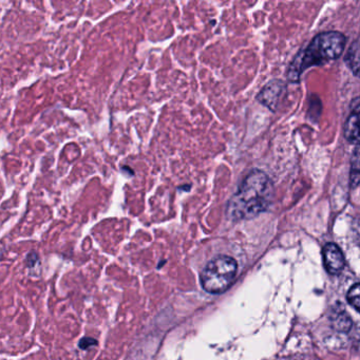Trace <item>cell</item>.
<instances>
[{
	"label": "cell",
	"instance_id": "6da1fadb",
	"mask_svg": "<svg viewBox=\"0 0 360 360\" xmlns=\"http://www.w3.org/2000/svg\"><path fill=\"white\" fill-rule=\"evenodd\" d=\"M275 198V187L262 170L254 169L244 179L226 206L231 220H248L266 212Z\"/></svg>",
	"mask_w": 360,
	"mask_h": 360
},
{
	"label": "cell",
	"instance_id": "7a4b0ae2",
	"mask_svg": "<svg viewBox=\"0 0 360 360\" xmlns=\"http://www.w3.org/2000/svg\"><path fill=\"white\" fill-rule=\"evenodd\" d=\"M345 35L336 31L323 32L314 37L313 41L302 51L299 52L288 71V81L298 83L301 75L315 66H323L342 56L345 47Z\"/></svg>",
	"mask_w": 360,
	"mask_h": 360
},
{
	"label": "cell",
	"instance_id": "3957f363",
	"mask_svg": "<svg viewBox=\"0 0 360 360\" xmlns=\"http://www.w3.org/2000/svg\"><path fill=\"white\" fill-rule=\"evenodd\" d=\"M238 271L235 259L219 256L212 259L201 274V283L206 292L220 294L233 283Z\"/></svg>",
	"mask_w": 360,
	"mask_h": 360
},
{
	"label": "cell",
	"instance_id": "277c9868",
	"mask_svg": "<svg viewBox=\"0 0 360 360\" xmlns=\"http://www.w3.org/2000/svg\"><path fill=\"white\" fill-rule=\"evenodd\" d=\"M285 87V83L282 79H271L257 96V100L261 105L269 108L271 112H275Z\"/></svg>",
	"mask_w": 360,
	"mask_h": 360
},
{
	"label": "cell",
	"instance_id": "5b68a950",
	"mask_svg": "<svg viewBox=\"0 0 360 360\" xmlns=\"http://www.w3.org/2000/svg\"><path fill=\"white\" fill-rule=\"evenodd\" d=\"M324 266L330 275L340 273L345 266V256L337 244L328 243L322 250Z\"/></svg>",
	"mask_w": 360,
	"mask_h": 360
},
{
	"label": "cell",
	"instance_id": "8992f818",
	"mask_svg": "<svg viewBox=\"0 0 360 360\" xmlns=\"http://www.w3.org/2000/svg\"><path fill=\"white\" fill-rule=\"evenodd\" d=\"M352 111L347 117V122L343 128V134H345V140L351 144L357 145L359 140V134H358V115H359V98L356 96L352 101Z\"/></svg>",
	"mask_w": 360,
	"mask_h": 360
},
{
	"label": "cell",
	"instance_id": "52a82bcc",
	"mask_svg": "<svg viewBox=\"0 0 360 360\" xmlns=\"http://www.w3.org/2000/svg\"><path fill=\"white\" fill-rule=\"evenodd\" d=\"M345 63L347 68L352 71V73L355 77H358V75H359V41H358V39H356L349 47V51H347L345 58Z\"/></svg>",
	"mask_w": 360,
	"mask_h": 360
},
{
	"label": "cell",
	"instance_id": "ba28073f",
	"mask_svg": "<svg viewBox=\"0 0 360 360\" xmlns=\"http://www.w3.org/2000/svg\"><path fill=\"white\" fill-rule=\"evenodd\" d=\"M359 184V144L355 145L351 162V174H349V186L357 188Z\"/></svg>",
	"mask_w": 360,
	"mask_h": 360
},
{
	"label": "cell",
	"instance_id": "9c48e42d",
	"mask_svg": "<svg viewBox=\"0 0 360 360\" xmlns=\"http://www.w3.org/2000/svg\"><path fill=\"white\" fill-rule=\"evenodd\" d=\"M360 288L359 284L356 283L355 285L352 286L349 288V292H347V300H349V304L354 307L356 311L360 309Z\"/></svg>",
	"mask_w": 360,
	"mask_h": 360
},
{
	"label": "cell",
	"instance_id": "30bf717a",
	"mask_svg": "<svg viewBox=\"0 0 360 360\" xmlns=\"http://www.w3.org/2000/svg\"><path fill=\"white\" fill-rule=\"evenodd\" d=\"M98 345V341L96 339L90 338V337H85L79 341V347L83 349H88L90 347Z\"/></svg>",
	"mask_w": 360,
	"mask_h": 360
},
{
	"label": "cell",
	"instance_id": "8fae6325",
	"mask_svg": "<svg viewBox=\"0 0 360 360\" xmlns=\"http://www.w3.org/2000/svg\"><path fill=\"white\" fill-rule=\"evenodd\" d=\"M37 252H30L29 254L28 258H27V263H28L29 267H32L34 265V263L37 261Z\"/></svg>",
	"mask_w": 360,
	"mask_h": 360
}]
</instances>
